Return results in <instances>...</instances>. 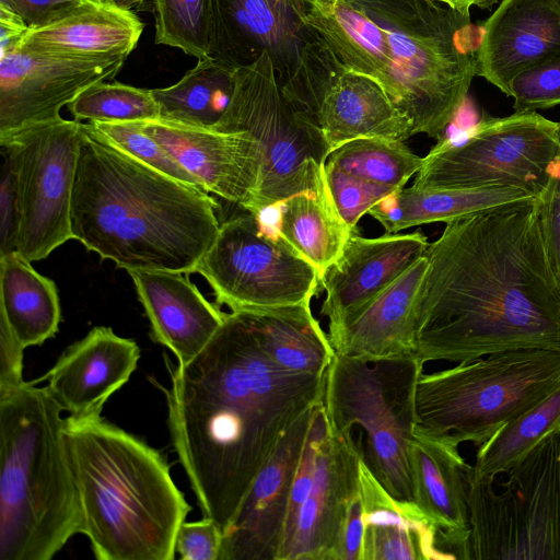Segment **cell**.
I'll use <instances>...</instances> for the list:
<instances>
[{
  "mask_svg": "<svg viewBox=\"0 0 560 560\" xmlns=\"http://www.w3.org/2000/svg\"><path fill=\"white\" fill-rule=\"evenodd\" d=\"M265 355L290 373L323 375L336 352L311 310L295 305L238 311Z\"/></svg>",
  "mask_w": 560,
  "mask_h": 560,
  "instance_id": "obj_28",
  "label": "cell"
},
{
  "mask_svg": "<svg viewBox=\"0 0 560 560\" xmlns=\"http://www.w3.org/2000/svg\"><path fill=\"white\" fill-rule=\"evenodd\" d=\"M560 52V0H501L483 22L476 75L510 96L512 80Z\"/></svg>",
  "mask_w": 560,
  "mask_h": 560,
  "instance_id": "obj_21",
  "label": "cell"
},
{
  "mask_svg": "<svg viewBox=\"0 0 560 560\" xmlns=\"http://www.w3.org/2000/svg\"><path fill=\"white\" fill-rule=\"evenodd\" d=\"M325 174L332 203L351 230H355L359 220L372 207L394 192L328 164H325Z\"/></svg>",
  "mask_w": 560,
  "mask_h": 560,
  "instance_id": "obj_40",
  "label": "cell"
},
{
  "mask_svg": "<svg viewBox=\"0 0 560 560\" xmlns=\"http://www.w3.org/2000/svg\"><path fill=\"white\" fill-rule=\"evenodd\" d=\"M209 192L167 176L84 124L71 202L73 240L128 270L195 272L221 223Z\"/></svg>",
  "mask_w": 560,
  "mask_h": 560,
  "instance_id": "obj_3",
  "label": "cell"
},
{
  "mask_svg": "<svg viewBox=\"0 0 560 560\" xmlns=\"http://www.w3.org/2000/svg\"><path fill=\"white\" fill-rule=\"evenodd\" d=\"M117 4L130 9V10H142L147 4L149 7V0H113Z\"/></svg>",
  "mask_w": 560,
  "mask_h": 560,
  "instance_id": "obj_49",
  "label": "cell"
},
{
  "mask_svg": "<svg viewBox=\"0 0 560 560\" xmlns=\"http://www.w3.org/2000/svg\"><path fill=\"white\" fill-rule=\"evenodd\" d=\"M301 1L303 22L346 66L378 82L396 105L398 86L382 27L354 0Z\"/></svg>",
  "mask_w": 560,
  "mask_h": 560,
  "instance_id": "obj_27",
  "label": "cell"
},
{
  "mask_svg": "<svg viewBox=\"0 0 560 560\" xmlns=\"http://www.w3.org/2000/svg\"><path fill=\"white\" fill-rule=\"evenodd\" d=\"M413 502L439 532L448 559H471L468 508L470 465L458 446L413 434L409 445Z\"/></svg>",
  "mask_w": 560,
  "mask_h": 560,
  "instance_id": "obj_23",
  "label": "cell"
},
{
  "mask_svg": "<svg viewBox=\"0 0 560 560\" xmlns=\"http://www.w3.org/2000/svg\"><path fill=\"white\" fill-rule=\"evenodd\" d=\"M428 246L420 231L369 238L354 230L319 280L326 292L320 313L329 318V329L368 305L421 258Z\"/></svg>",
  "mask_w": 560,
  "mask_h": 560,
  "instance_id": "obj_20",
  "label": "cell"
},
{
  "mask_svg": "<svg viewBox=\"0 0 560 560\" xmlns=\"http://www.w3.org/2000/svg\"><path fill=\"white\" fill-rule=\"evenodd\" d=\"M313 409L284 433L261 467L231 525L223 534L219 560H276L289 498Z\"/></svg>",
  "mask_w": 560,
  "mask_h": 560,
  "instance_id": "obj_18",
  "label": "cell"
},
{
  "mask_svg": "<svg viewBox=\"0 0 560 560\" xmlns=\"http://www.w3.org/2000/svg\"><path fill=\"white\" fill-rule=\"evenodd\" d=\"M560 432V386L537 405L505 423L477 451L468 482L493 483L508 472L538 443Z\"/></svg>",
  "mask_w": 560,
  "mask_h": 560,
  "instance_id": "obj_33",
  "label": "cell"
},
{
  "mask_svg": "<svg viewBox=\"0 0 560 560\" xmlns=\"http://www.w3.org/2000/svg\"><path fill=\"white\" fill-rule=\"evenodd\" d=\"M67 107L78 121L136 122L160 118L151 90L119 82H96L79 93Z\"/></svg>",
  "mask_w": 560,
  "mask_h": 560,
  "instance_id": "obj_35",
  "label": "cell"
},
{
  "mask_svg": "<svg viewBox=\"0 0 560 560\" xmlns=\"http://www.w3.org/2000/svg\"><path fill=\"white\" fill-rule=\"evenodd\" d=\"M440 3H443L454 10L470 13V9L472 7L487 9L493 5L498 0H435Z\"/></svg>",
  "mask_w": 560,
  "mask_h": 560,
  "instance_id": "obj_48",
  "label": "cell"
},
{
  "mask_svg": "<svg viewBox=\"0 0 560 560\" xmlns=\"http://www.w3.org/2000/svg\"><path fill=\"white\" fill-rule=\"evenodd\" d=\"M234 73L212 58L198 59L177 83L151 90L160 108V118L213 128L230 103Z\"/></svg>",
  "mask_w": 560,
  "mask_h": 560,
  "instance_id": "obj_32",
  "label": "cell"
},
{
  "mask_svg": "<svg viewBox=\"0 0 560 560\" xmlns=\"http://www.w3.org/2000/svg\"><path fill=\"white\" fill-rule=\"evenodd\" d=\"M19 208L11 167L2 156L0 184V256L15 252Z\"/></svg>",
  "mask_w": 560,
  "mask_h": 560,
  "instance_id": "obj_44",
  "label": "cell"
},
{
  "mask_svg": "<svg viewBox=\"0 0 560 560\" xmlns=\"http://www.w3.org/2000/svg\"><path fill=\"white\" fill-rule=\"evenodd\" d=\"M538 200L546 252L560 285V147L549 164L547 182Z\"/></svg>",
  "mask_w": 560,
  "mask_h": 560,
  "instance_id": "obj_41",
  "label": "cell"
},
{
  "mask_svg": "<svg viewBox=\"0 0 560 560\" xmlns=\"http://www.w3.org/2000/svg\"><path fill=\"white\" fill-rule=\"evenodd\" d=\"M137 342L110 327H93L69 346L38 381L70 416L101 412L107 399L121 388L140 359Z\"/></svg>",
  "mask_w": 560,
  "mask_h": 560,
  "instance_id": "obj_22",
  "label": "cell"
},
{
  "mask_svg": "<svg viewBox=\"0 0 560 560\" xmlns=\"http://www.w3.org/2000/svg\"><path fill=\"white\" fill-rule=\"evenodd\" d=\"M83 137V122L61 117L0 138L18 199L15 252L31 262L73 240L71 202Z\"/></svg>",
  "mask_w": 560,
  "mask_h": 560,
  "instance_id": "obj_12",
  "label": "cell"
},
{
  "mask_svg": "<svg viewBox=\"0 0 560 560\" xmlns=\"http://www.w3.org/2000/svg\"><path fill=\"white\" fill-rule=\"evenodd\" d=\"M423 255L361 311L329 329L335 352L366 361L416 354L415 298Z\"/></svg>",
  "mask_w": 560,
  "mask_h": 560,
  "instance_id": "obj_25",
  "label": "cell"
},
{
  "mask_svg": "<svg viewBox=\"0 0 560 560\" xmlns=\"http://www.w3.org/2000/svg\"><path fill=\"white\" fill-rule=\"evenodd\" d=\"M151 325L153 339L171 350L177 364L192 360L212 339L226 313L209 302L186 272L127 271Z\"/></svg>",
  "mask_w": 560,
  "mask_h": 560,
  "instance_id": "obj_24",
  "label": "cell"
},
{
  "mask_svg": "<svg viewBox=\"0 0 560 560\" xmlns=\"http://www.w3.org/2000/svg\"><path fill=\"white\" fill-rule=\"evenodd\" d=\"M424 256L413 305L416 355L424 363L560 349V285L538 197L446 222Z\"/></svg>",
  "mask_w": 560,
  "mask_h": 560,
  "instance_id": "obj_1",
  "label": "cell"
},
{
  "mask_svg": "<svg viewBox=\"0 0 560 560\" xmlns=\"http://www.w3.org/2000/svg\"><path fill=\"white\" fill-rule=\"evenodd\" d=\"M25 347L15 338L7 322L0 317V389L18 386L23 380Z\"/></svg>",
  "mask_w": 560,
  "mask_h": 560,
  "instance_id": "obj_46",
  "label": "cell"
},
{
  "mask_svg": "<svg viewBox=\"0 0 560 560\" xmlns=\"http://www.w3.org/2000/svg\"><path fill=\"white\" fill-rule=\"evenodd\" d=\"M560 147V122L537 112L483 117L458 141L440 140L411 186L471 189L506 186L539 197Z\"/></svg>",
  "mask_w": 560,
  "mask_h": 560,
  "instance_id": "obj_11",
  "label": "cell"
},
{
  "mask_svg": "<svg viewBox=\"0 0 560 560\" xmlns=\"http://www.w3.org/2000/svg\"><path fill=\"white\" fill-rule=\"evenodd\" d=\"M155 43L197 59L210 58L211 0H149Z\"/></svg>",
  "mask_w": 560,
  "mask_h": 560,
  "instance_id": "obj_36",
  "label": "cell"
},
{
  "mask_svg": "<svg viewBox=\"0 0 560 560\" xmlns=\"http://www.w3.org/2000/svg\"><path fill=\"white\" fill-rule=\"evenodd\" d=\"M423 365L416 354L366 361L336 353L325 377L329 430L345 433L361 427L365 465L394 498L406 501H413L409 445Z\"/></svg>",
  "mask_w": 560,
  "mask_h": 560,
  "instance_id": "obj_8",
  "label": "cell"
},
{
  "mask_svg": "<svg viewBox=\"0 0 560 560\" xmlns=\"http://www.w3.org/2000/svg\"><path fill=\"white\" fill-rule=\"evenodd\" d=\"M82 527L97 560H173L191 511L163 454L101 412L63 424Z\"/></svg>",
  "mask_w": 560,
  "mask_h": 560,
  "instance_id": "obj_4",
  "label": "cell"
},
{
  "mask_svg": "<svg viewBox=\"0 0 560 560\" xmlns=\"http://www.w3.org/2000/svg\"><path fill=\"white\" fill-rule=\"evenodd\" d=\"M278 208L277 233L317 269L320 280L354 230L342 221L329 197L301 192Z\"/></svg>",
  "mask_w": 560,
  "mask_h": 560,
  "instance_id": "obj_31",
  "label": "cell"
},
{
  "mask_svg": "<svg viewBox=\"0 0 560 560\" xmlns=\"http://www.w3.org/2000/svg\"><path fill=\"white\" fill-rule=\"evenodd\" d=\"M213 128L246 131L262 147L264 167L250 213L261 215L301 192L331 198L325 174L328 145L284 97L268 52L235 71L230 103Z\"/></svg>",
  "mask_w": 560,
  "mask_h": 560,
  "instance_id": "obj_9",
  "label": "cell"
},
{
  "mask_svg": "<svg viewBox=\"0 0 560 560\" xmlns=\"http://www.w3.org/2000/svg\"><path fill=\"white\" fill-rule=\"evenodd\" d=\"M515 112H536L560 105V52L538 62L511 82Z\"/></svg>",
  "mask_w": 560,
  "mask_h": 560,
  "instance_id": "obj_39",
  "label": "cell"
},
{
  "mask_svg": "<svg viewBox=\"0 0 560 560\" xmlns=\"http://www.w3.org/2000/svg\"><path fill=\"white\" fill-rule=\"evenodd\" d=\"M223 533L209 517L184 522L177 532L175 551L183 560H219Z\"/></svg>",
  "mask_w": 560,
  "mask_h": 560,
  "instance_id": "obj_42",
  "label": "cell"
},
{
  "mask_svg": "<svg viewBox=\"0 0 560 560\" xmlns=\"http://www.w3.org/2000/svg\"><path fill=\"white\" fill-rule=\"evenodd\" d=\"M0 317L27 348L59 330L61 307L55 282L16 252L0 256Z\"/></svg>",
  "mask_w": 560,
  "mask_h": 560,
  "instance_id": "obj_30",
  "label": "cell"
},
{
  "mask_svg": "<svg viewBox=\"0 0 560 560\" xmlns=\"http://www.w3.org/2000/svg\"><path fill=\"white\" fill-rule=\"evenodd\" d=\"M35 383L0 389V560H50L81 534L63 409Z\"/></svg>",
  "mask_w": 560,
  "mask_h": 560,
  "instance_id": "obj_5",
  "label": "cell"
},
{
  "mask_svg": "<svg viewBox=\"0 0 560 560\" xmlns=\"http://www.w3.org/2000/svg\"><path fill=\"white\" fill-rule=\"evenodd\" d=\"M326 164L396 191L419 172L423 158L415 154L404 141L361 138L332 150Z\"/></svg>",
  "mask_w": 560,
  "mask_h": 560,
  "instance_id": "obj_34",
  "label": "cell"
},
{
  "mask_svg": "<svg viewBox=\"0 0 560 560\" xmlns=\"http://www.w3.org/2000/svg\"><path fill=\"white\" fill-rule=\"evenodd\" d=\"M195 272L231 312L310 302L319 283L317 269L250 212L221 223Z\"/></svg>",
  "mask_w": 560,
  "mask_h": 560,
  "instance_id": "obj_13",
  "label": "cell"
},
{
  "mask_svg": "<svg viewBox=\"0 0 560 560\" xmlns=\"http://www.w3.org/2000/svg\"><path fill=\"white\" fill-rule=\"evenodd\" d=\"M302 9L301 0H211L210 58L236 71L268 52L283 84L316 36Z\"/></svg>",
  "mask_w": 560,
  "mask_h": 560,
  "instance_id": "obj_15",
  "label": "cell"
},
{
  "mask_svg": "<svg viewBox=\"0 0 560 560\" xmlns=\"http://www.w3.org/2000/svg\"><path fill=\"white\" fill-rule=\"evenodd\" d=\"M361 440L328 431L320 443L313 486L289 544L277 560H330L351 500L360 491Z\"/></svg>",
  "mask_w": 560,
  "mask_h": 560,
  "instance_id": "obj_19",
  "label": "cell"
},
{
  "mask_svg": "<svg viewBox=\"0 0 560 560\" xmlns=\"http://www.w3.org/2000/svg\"><path fill=\"white\" fill-rule=\"evenodd\" d=\"M88 126L101 139L131 158L167 176L202 189L198 180L163 145L147 135L138 122L89 121Z\"/></svg>",
  "mask_w": 560,
  "mask_h": 560,
  "instance_id": "obj_37",
  "label": "cell"
},
{
  "mask_svg": "<svg viewBox=\"0 0 560 560\" xmlns=\"http://www.w3.org/2000/svg\"><path fill=\"white\" fill-rule=\"evenodd\" d=\"M536 197L515 187L493 186L471 189L401 188L372 207L368 214L387 234L434 222H448L458 217Z\"/></svg>",
  "mask_w": 560,
  "mask_h": 560,
  "instance_id": "obj_29",
  "label": "cell"
},
{
  "mask_svg": "<svg viewBox=\"0 0 560 560\" xmlns=\"http://www.w3.org/2000/svg\"><path fill=\"white\" fill-rule=\"evenodd\" d=\"M329 431L328 420L323 401L317 404L312 412L310 427L303 444L301 457L291 487L287 518L281 545L277 555L289 544L301 510L313 486L317 453L322 441ZM276 559V560H277Z\"/></svg>",
  "mask_w": 560,
  "mask_h": 560,
  "instance_id": "obj_38",
  "label": "cell"
},
{
  "mask_svg": "<svg viewBox=\"0 0 560 560\" xmlns=\"http://www.w3.org/2000/svg\"><path fill=\"white\" fill-rule=\"evenodd\" d=\"M281 90L330 152L361 138L405 141L415 136L411 120L382 85L346 66L317 35L305 45Z\"/></svg>",
  "mask_w": 560,
  "mask_h": 560,
  "instance_id": "obj_14",
  "label": "cell"
},
{
  "mask_svg": "<svg viewBox=\"0 0 560 560\" xmlns=\"http://www.w3.org/2000/svg\"><path fill=\"white\" fill-rule=\"evenodd\" d=\"M88 0H0V5L18 14L30 30L54 24L77 10Z\"/></svg>",
  "mask_w": 560,
  "mask_h": 560,
  "instance_id": "obj_43",
  "label": "cell"
},
{
  "mask_svg": "<svg viewBox=\"0 0 560 560\" xmlns=\"http://www.w3.org/2000/svg\"><path fill=\"white\" fill-rule=\"evenodd\" d=\"M165 362L174 450L203 516L224 534L284 433L323 401L326 373H290L275 365L241 312L226 313L188 363Z\"/></svg>",
  "mask_w": 560,
  "mask_h": 560,
  "instance_id": "obj_2",
  "label": "cell"
},
{
  "mask_svg": "<svg viewBox=\"0 0 560 560\" xmlns=\"http://www.w3.org/2000/svg\"><path fill=\"white\" fill-rule=\"evenodd\" d=\"M560 386V349L493 353L421 374L413 434L480 446Z\"/></svg>",
  "mask_w": 560,
  "mask_h": 560,
  "instance_id": "obj_7",
  "label": "cell"
},
{
  "mask_svg": "<svg viewBox=\"0 0 560 560\" xmlns=\"http://www.w3.org/2000/svg\"><path fill=\"white\" fill-rule=\"evenodd\" d=\"M143 26L133 10L113 0H88L69 16L31 30L18 48L91 60H126Z\"/></svg>",
  "mask_w": 560,
  "mask_h": 560,
  "instance_id": "obj_26",
  "label": "cell"
},
{
  "mask_svg": "<svg viewBox=\"0 0 560 560\" xmlns=\"http://www.w3.org/2000/svg\"><path fill=\"white\" fill-rule=\"evenodd\" d=\"M382 27L413 135L442 140L476 77L470 13L435 0H354Z\"/></svg>",
  "mask_w": 560,
  "mask_h": 560,
  "instance_id": "obj_6",
  "label": "cell"
},
{
  "mask_svg": "<svg viewBox=\"0 0 560 560\" xmlns=\"http://www.w3.org/2000/svg\"><path fill=\"white\" fill-rule=\"evenodd\" d=\"M493 483L468 482L471 559L560 560V432Z\"/></svg>",
  "mask_w": 560,
  "mask_h": 560,
  "instance_id": "obj_10",
  "label": "cell"
},
{
  "mask_svg": "<svg viewBox=\"0 0 560 560\" xmlns=\"http://www.w3.org/2000/svg\"><path fill=\"white\" fill-rule=\"evenodd\" d=\"M126 60L101 61L16 48L0 58V138L61 118L88 86L114 79Z\"/></svg>",
  "mask_w": 560,
  "mask_h": 560,
  "instance_id": "obj_16",
  "label": "cell"
},
{
  "mask_svg": "<svg viewBox=\"0 0 560 560\" xmlns=\"http://www.w3.org/2000/svg\"><path fill=\"white\" fill-rule=\"evenodd\" d=\"M30 31L18 14L0 5V58L15 50Z\"/></svg>",
  "mask_w": 560,
  "mask_h": 560,
  "instance_id": "obj_47",
  "label": "cell"
},
{
  "mask_svg": "<svg viewBox=\"0 0 560 560\" xmlns=\"http://www.w3.org/2000/svg\"><path fill=\"white\" fill-rule=\"evenodd\" d=\"M200 184L247 212L253 208L264 167V150L246 131H221L166 119L136 121Z\"/></svg>",
  "mask_w": 560,
  "mask_h": 560,
  "instance_id": "obj_17",
  "label": "cell"
},
{
  "mask_svg": "<svg viewBox=\"0 0 560 560\" xmlns=\"http://www.w3.org/2000/svg\"><path fill=\"white\" fill-rule=\"evenodd\" d=\"M364 537L363 505L360 491L351 500L330 560H361Z\"/></svg>",
  "mask_w": 560,
  "mask_h": 560,
  "instance_id": "obj_45",
  "label": "cell"
}]
</instances>
